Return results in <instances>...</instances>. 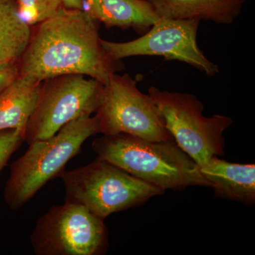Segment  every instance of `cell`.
<instances>
[{
  "label": "cell",
  "mask_w": 255,
  "mask_h": 255,
  "mask_svg": "<svg viewBox=\"0 0 255 255\" xmlns=\"http://www.w3.org/2000/svg\"><path fill=\"white\" fill-rule=\"evenodd\" d=\"M63 7L67 9L82 10L84 0H62Z\"/></svg>",
  "instance_id": "18"
},
{
  "label": "cell",
  "mask_w": 255,
  "mask_h": 255,
  "mask_svg": "<svg viewBox=\"0 0 255 255\" xmlns=\"http://www.w3.org/2000/svg\"><path fill=\"white\" fill-rule=\"evenodd\" d=\"M41 85L36 79L18 76L0 92V130L18 129L25 133Z\"/></svg>",
  "instance_id": "13"
},
{
  "label": "cell",
  "mask_w": 255,
  "mask_h": 255,
  "mask_svg": "<svg viewBox=\"0 0 255 255\" xmlns=\"http://www.w3.org/2000/svg\"><path fill=\"white\" fill-rule=\"evenodd\" d=\"M104 85L82 75H59L42 81L36 108L25 131L28 144L53 136L69 122L95 114Z\"/></svg>",
  "instance_id": "6"
},
{
  "label": "cell",
  "mask_w": 255,
  "mask_h": 255,
  "mask_svg": "<svg viewBox=\"0 0 255 255\" xmlns=\"http://www.w3.org/2000/svg\"><path fill=\"white\" fill-rule=\"evenodd\" d=\"M30 240L36 255H97L107 248V229L86 208L65 201L38 219Z\"/></svg>",
  "instance_id": "8"
},
{
  "label": "cell",
  "mask_w": 255,
  "mask_h": 255,
  "mask_svg": "<svg viewBox=\"0 0 255 255\" xmlns=\"http://www.w3.org/2000/svg\"><path fill=\"white\" fill-rule=\"evenodd\" d=\"M23 140L25 133L18 129L0 130V174Z\"/></svg>",
  "instance_id": "16"
},
{
  "label": "cell",
  "mask_w": 255,
  "mask_h": 255,
  "mask_svg": "<svg viewBox=\"0 0 255 255\" xmlns=\"http://www.w3.org/2000/svg\"><path fill=\"white\" fill-rule=\"evenodd\" d=\"M31 32L32 26L20 15L16 0H0V65L18 61Z\"/></svg>",
  "instance_id": "14"
},
{
  "label": "cell",
  "mask_w": 255,
  "mask_h": 255,
  "mask_svg": "<svg viewBox=\"0 0 255 255\" xmlns=\"http://www.w3.org/2000/svg\"><path fill=\"white\" fill-rule=\"evenodd\" d=\"M164 125L174 142L198 165L225 152L223 134L233 124L231 117L216 114L204 117V105L195 95L148 89Z\"/></svg>",
  "instance_id": "5"
},
{
  "label": "cell",
  "mask_w": 255,
  "mask_h": 255,
  "mask_svg": "<svg viewBox=\"0 0 255 255\" xmlns=\"http://www.w3.org/2000/svg\"><path fill=\"white\" fill-rule=\"evenodd\" d=\"M19 76L18 62L0 65V92Z\"/></svg>",
  "instance_id": "17"
},
{
  "label": "cell",
  "mask_w": 255,
  "mask_h": 255,
  "mask_svg": "<svg viewBox=\"0 0 255 255\" xmlns=\"http://www.w3.org/2000/svg\"><path fill=\"white\" fill-rule=\"evenodd\" d=\"M23 21L33 26L56 14L63 7L62 0H16Z\"/></svg>",
  "instance_id": "15"
},
{
  "label": "cell",
  "mask_w": 255,
  "mask_h": 255,
  "mask_svg": "<svg viewBox=\"0 0 255 255\" xmlns=\"http://www.w3.org/2000/svg\"><path fill=\"white\" fill-rule=\"evenodd\" d=\"M99 133L95 116H82L64 126L53 136L35 140L10 167L4 199L12 211L31 200L47 182L58 177L78 155L85 140Z\"/></svg>",
  "instance_id": "3"
},
{
  "label": "cell",
  "mask_w": 255,
  "mask_h": 255,
  "mask_svg": "<svg viewBox=\"0 0 255 255\" xmlns=\"http://www.w3.org/2000/svg\"><path fill=\"white\" fill-rule=\"evenodd\" d=\"M199 169L218 197L254 205L255 164L232 163L214 156Z\"/></svg>",
  "instance_id": "10"
},
{
  "label": "cell",
  "mask_w": 255,
  "mask_h": 255,
  "mask_svg": "<svg viewBox=\"0 0 255 255\" xmlns=\"http://www.w3.org/2000/svg\"><path fill=\"white\" fill-rule=\"evenodd\" d=\"M99 23L83 10L62 7L32 26L31 38L18 61L19 76L43 81L75 74L105 85L124 65L104 49Z\"/></svg>",
  "instance_id": "1"
},
{
  "label": "cell",
  "mask_w": 255,
  "mask_h": 255,
  "mask_svg": "<svg viewBox=\"0 0 255 255\" xmlns=\"http://www.w3.org/2000/svg\"><path fill=\"white\" fill-rule=\"evenodd\" d=\"M58 177L63 182L65 201L83 206L103 220L164 191L100 157L84 167L63 170Z\"/></svg>",
  "instance_id": "4"
},
{
  "label": "cell",
  "mask_w": 255,
  "mask_h": 255,
  "mask_svg": "<svg viewBox=\"0 0 255 255\" xmlns=\"http://www.w3.org/2000/svg\"><path fill=\"white\" fill-rule=\"evenodd\" d=\"M95 117L99 133L103 135L125 133L150 141L174 140L155 102L137 89L128 74H114L104 85Z\"/></svg>",
  "instance_id": "7"
},
{
  "label": "cell",
  "mask_w": 255,
  "mask_h": 255,
  "mask_svg": "<svg viewBox=\"0 0 255 255\" xmlns=\"http://www.w3.org/2000/svg\"><path fill=\"white\" fill-rule=\"evenodd\" d=\"M92 148L101 158L163 191L210 187L199 166L173 140L153 142L125 133L103 135L92 142Z\"/></svg>",
  "instance_id": "2"
},
{
  "label": "cell",
  "mask_w": 255,
  "mask_h": 255,
  "mask_svg": "<svg viewBox=\"0 0 255 255\" xmlns=\"http://www.w3.org/2000/svg\"><path fill=\"white\" fill-rule=\"evenodd\" d=\"M82 10L107 28L132 29L140 36L159 18L146 0H84Z\"/></svg>",
  "instance_id": "11"
},
{
  "label": "cell",
  "mask_w": 255,
  "mask_h": 255,
  "mask_svg": "<svg viewBox=\"0 0 255 255\" xmlns=\"http://www.w3.org/2000/svg\"><path fill=\"white\" fill-rule=\"evenodd\" d=\"M159 18H199L231 24L241 14L246 0H146Z\"/></svg>",
  "instance_id": "12"
},
{
  "label": "cell",
  "mask_w": 255,
  "mask_h": 255,
  "mask_svg": "<svg viewBox=\"0 0 255 255\" xmlns=\"http://www.w3.org/2000/svg\"><path fill=\"white\" fill-rule=\"evenodd\" d=\"M201 20L159 18L145 33L132 41L117 43L101 39L111 58L140 55L163 56L191 65L209 77L219 73L216 64L208 59L197 44V32Z\"/></svg>",
  "instance_id": "9"
}]
</instances>
